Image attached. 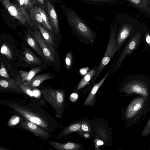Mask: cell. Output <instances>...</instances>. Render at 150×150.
Masks as SVG:
<instances>
[{
    "label": "cell",
    "mask_w": 150,
    "mask_h": 150,
    "mask_svg": "<svg viewBox=\"0 0 150 150\" xmlns=\"http://www.w3.org/2000/svg\"><path fill=\"white\" fill-rule=\"evenodd\" d=\"M150 111V98L140 96L133 98L124 112L127 127H129L143 121Z\"/></svg>",
    "instance_id": "1"
},
{
    "label": "cell",
    "mask_w": 150,
    "mask_h": 150,
    "mask_svg": "<svg viewBox=\"0 0 150 150\" xmlns=\"http://www.w3.org/2000/svg\"><path fill=\"white\" fill-rule=\"evenodd\" d=\"M121 91L125 96L138 94L147 99L150 98V79L146 76H130L124 82Z\"/></svg>",
    "instance_id": "2"
},
{
    "label": "cell",
    "mask_w": 150,
    "mask_h": 150,
    "mask_svg": "<svg viewBox=\"0 0 150 150\" xmlns=\"http://www.w3.org/2000/svg\"><path fill=\"white\" fill-rule=\"evenodd\" d=\"M67 16L68 22L74 34L90 43H93L96 37V33L75 10L68 8Z\"/></svg>",
    "instance_id": "3"
},
{
    "label": "cell",
    "mask_w": 150,
    "mask_h": 150,
    "mask_svg": "<svg viewBox=\"0 0 150 150\" xmlns=\"http://www.w3.org/2000/svg\"><path fill=\"white\" fill-rule=\"evenodd\" d=\"M41 92L44 98L55 110L56 117L61 118L65 108L64 90L47 88L41 90Z\"/></svg>",
    "instance_id": "4"
},
{
    "label": "cell",
    "mask_w": 150,
    "mask_h": 150,
    "mask_svg": "<svg viewBox=\"0 0 150 150\" xmlns=\"http://www.w3.org/2000/svg\"><path fill=\"white\" fill-rule=\"evenodd\" d=\"M117 25L116 23H112L110 26L109 39L106 50L105 52L97 72L92 81H96L104 68L114 57L117 52L119 50L117 46L116 40Z\"/></svg>",
    "instance_id": "5"
},
{
    "label": "cell",
    "mask_w": 150,
    "mask_h": 150,
    "mask_svg": "<svg viewBox=\"0 0 150 150\" xmlns=\"http://www.w3.org/2000/svg\"><path fill=\"white\" fill-rule=\"evenodd\" d=\"M7 105L28 120L39 126L45 130H47L48 128V123L45 117L39 113L16 103L10 102Z\"/></svg>",
    "instance_id": "6"
},
{
    "label": "cell",
    "mask_w": 150,
    "mask_h": 150,
    "mask_svg": "<svg viewBox=\"0 0 150 150\" xmlns=\"http://www.w3.org/2000/svg\"><path fill=\"white\" fill-rule=\"evenodd\" d=\"M142 34L141 32L135 34L126 43L112 67V74L116 72L121 67L125 57L136 50L139 46L141 42Z\"/></svg>",
    "instance_id": "7"
},
{
    "label": "cell",
    "mask_w": 150,
    "mask_h": 150,
    "mask_svg": "<svg viewBox=\"0 0 150 150\" xmlns=\"http://www.w3.org/2000/svg\"><path fill=\"white\" fill-rule=\"evenodd\" d=\"M10 14L23 25H26L27 22L30 26L33 24L25 8L20 5L12 3L9 0H1Z\"/></svg>",
    "instance_id": "8"
},
{
    "label": "cell",
    "mask_w": 150,
    "mask_h": 150,
    "mask_svg": "<svg viewBox=\"0 0 150 150\" xmlns=\"http://www.w3.org/2000/svg\"><path fill=\"white\" fill-rule=\"evenodd\" d=\"M136 34L132 30V28L129 25L120 24L116 38L117 46L119 50L123 47L126 42Z\"/></svg>",
    "instance_id": "9"
},
{
    "label": "cell",
    "mask_w": 150,
    "mask_h": 150,
    "mask_svg": "<svg viewBox=\"0 0 150 150\" xmlns=\"http://www.w3.org/2000/svg\"><path fill=\"white\" fill-rule=\"evenodd\" d=\"M20 124L22 127L42 140L47 139L52 136L39 126L26 119L22 120Z\"/></svg>",
    "instance_id": "10"
},
{
    "label": "cell",
    "mask_w": 150,
    "mask_h": 150,
    "mask_svg": "<svg viewBox=\"0 0 150 150\" xmlns=\"http://www.w3.org/2000/svg\"><path fill=\"white\" fill-rule=\"evenodd\" d=\"M33 38L41 48L46 60L53 62L55 60L54 54L49 46L41 37L39 31L35 30L34 31Z\"/></svg>",
    "instance_id": "11"
},
{
    "label": "cell",
    "mask_w": 150,
    "mask_h": 150,
    "mask_svg": "<svg viewBox=\"0 0 150 150\" xmlns=\"http://www.w3.org/2000/svg\"><path fill=\"white\" fill-rule=\"evenodd\" d=\"M117 59L116 57L115 60L112 64L111 67L108 72L105 75L102 79L98 83L94 84V86L92 88L91 91L88 96L86 100L84 103L83 106H93L94 104L96 95L97 91L102 85L106 79L110 74L112 71V67Z\"/></svg>",
    "instance_id": "12"
},
{
    "label": "cell",
    "mask_w": 150,
    "mask_h": 150,
    "mask_svg": "<svg viewBox=\"0 0 150 150\" xmlns=\"http://www.w3.org/2000/svg\"><path fill=\"white\" fill-rule=\"evenodd\" d=\"M47 142L56 149L58 150H78L82 148L79 144L68 142L62 144L51 141H47Z\"/></svg>",
    "instance_id": "13"
},
{
    "label": "cell",
    "mask_w": 150,
    "mask_h": 150,
    "mask_svg": "<svg viewBox=\"0 0 150 150\" xmlns=\"http://www.w3.org/2000/svg\"><path fill=\"white\" fill-rule=\"evenodd\" d=\"M46 2L49 15L54 29L56 34H57L59 30L58 18L54 9L49 0H45Z\"/></svg>",
    "instance_id": "14"
},
{
    "label": "cell",
    "mask_w": 150,
    "mask_h": 150,
    "mask_svg": "<svg viewBox=\"0 0 150 150\" xmlns=\"http://www.w3.org/2000/svg\"><path fill=\"white\" fill-rule=\"evenodd\" d=\"M51 78L50 73H45L35 76L30 81L23 83L30 87H35L39 86L45 81Z\"/></svg>",
    "instance_id": "15"
},
{
    "label": "cell",
    "mask_w": 150,
    "mask_h": 150,
    "mask_svg": "<svg viewBox=\"0 0 150 150\" xmlns=\"http://www.w3.org/2000/svg\"><path fill=\"white\" fill-rule=\"evenodd\" d=\"M35 24L39 30L43 39L50 47L53 52L55 54V51L53 48L54 43L51 34L39 23L35 22Z\"/></svg>",
    "instance_id": "16"
},
{
    "label": "cell",
    "mask_w": 150,
    "mask_h": 150,
    "mask_svg": "<svg viewBox=\"0 0 150 150\" xmlns=\"http://www.w3.org/2000/svg\"><path fill=\"white\" fill-rule=\"evenodd\" d=\"M23 60L30 65H39L42 62L40 59L35 55L28 48L26 47L24 51Z\"/></svg>",
    "instance_id": "17"
},
{
    "label": "cell",
    "mask_w": 150,
    "mask_h": 150,
    "mask_svg": "<svg viewBox=\"0 0 150 150\" xmlns=\"http://www.w3.org/2000/svg\"><path fill=\"white\" fill-rule=\"evenodd\" d=\"M21 82L20 77H19L14 79H1L0 85L4 88L14 89L18 86Z\"/></svg>",
    "instance_id": "18"
},
{
    "label": "cell",
    "mask_w": 150,
    "mask_h": 150,
    "mask_svg": "<svg viewBox=\"0 0 150 150\" xmlns=\"http://www.w3.org/2000/svg\"><path fill=\"white\" fill-rule=\"evenodd\" d=\"M41 69V68L36 67L32 69L28 72L20 71L19 74L21 82L24 83L30 81Z\"/></svg>",
    "instance_id": "19"
},
{
    "label": "cell",
    "mask_w": 150,
    "mask_h": 150,
    "mask_svg": "<svg viewBox=\"0 0 150 150\" xmlns=\"http://www.w3.org/2000/svg\"><path fill=\"white\" fill-rule=\"evenodd\" d=\"M81 125L78 123L71 125L63 129L58 135L54 136V137L57 139L61 138L74 132L79 131L81 128Z\"/></svg>",
    "instance_id": "20"
},
{
    "label": "cell",
    "mask_w": 150,
    "mask_h": 150,
    "mask_svg": "<svg viewBox=\"0 0 150 150\" xmlns=\"http://www.w3.org/2000/svg\"><path fill=\"white\" fill-rule=\"evenodd\" d=\"M97 69L96 67L95 69L91 70L84 75L78 85L77 90L83 88L88 83L96 73Z\"/></svg>",
    "instance_id": "21"
},
{
    "label": "cell",
    "mask_w": 150,
    "mask_h": 150,
    "mask_svg": "<svg viewBox=\"0 0 150 150\" xmlns=\"http://www.w3.org/2000/svg\"><path fill=\"white\" fill-rule=\"evenodd\" d=\"M30 17L33 21H35V22H37L40 23L45 28L49 30L43 19L38 8L36 7H32L30 8Z\"/></svg>",
    "instance_id": "22"
},
{
    "label": "cell",
    "mask_w": 150,
    "mask_h": 150,
    "mask_svg": "<svg viewBox=\"0 0 150 150\" xmlns=\"http://www.w3.org/2000/svg\"><path fill=\"white\" fill-rule=\"evenodd\" d=\"M25 39L29 45L39 55L45 59V57L42 54L41 50L38 44V42L34 38H33L31 35L28 33Z\"/></svg>",
    "instance_id": "23"
},
{
    "label": "cell",
    "mask_w": 150,
    "mask_h": 150,
    "mask_svg": "<svg viewBox=\"0 0 150 150\" xmlns=\"http://www.w3.org/2000/svg\"><path fill=\"white\" fill-rule=\"evenodd\" d=\"M88 4L97 5H112L115 3L117 0H80Z\"/></svg>",
    "instance_id": "24"
},
{
    "label": "cell",
    "mask_w": 150,
    "mask_h": 150,
    "mask_svg": "<svg viewBox=\"0 0 150 150\" xmlns=\"http://www.w3.org/2000/svg\"><path fill=\"white\" fill-rule=\"evenodd\" d=\"M1 52L5 55L8 59H12L13 57L12 51L9 46L5 43H3L1 48Z\"/></svg>",
    "instance_id": "25"
},
{
    "label": "cell",
    "mask_w": 150,
    "mask_h": 150,
    "mask_svg": "<svg viewBox=\"0 0 150 150\" xmlns=\"http://www.w3.org/2000/svg\"><path fill=\"white\" fill-rule=\"evenodd\" d=\"M21 90L23 92L30 96L33 97L34 96V89L33 87L28 86L21 82L18 85Z\"/></svg>",
    "instance_id": "26"
},
{
    "label": "cell",
    "mask_w": 150,
    "mask_h": 150,
    "mask_svg": "<svg viewBox=\"0 0 150 150\" xmlns=\"http://www.w3.org/2000/svg\"><path fill=\"white\" fill-rule=\"evenodd\" d=\"M142 40L144 47L143 50L150 52V32L147 31L144 34Z\"/></svg>",
    "instance_id": "27"
},
{
    "label": "cell",
    "mask_w": 150,
    "mask_h": 150,
    "mask_svg": "<svg viewBox=\"0 0 150 150\" xmlns=\"http://www.w3.org/2000/svg\"><path fill=\"white\" fill-rule=\"evenodd\" d=\"M38 8L39 11L42 18L43 19L44 22L47 26L49 30H51L52 29V27H51L49 21L46 15L45 12L40 7H39Z\"/></svg>",
    "instance_id": "28"
},
{
    "label": "cell",
    "mask_w": 150,
    "mask_h": 150,
    "mask_svg": "<svg viewBox=\"0 0 150 150\" xmlns=\"http://www.w3.org/2000/svg\"><path fill=\"white\" fill-rule=\"evenodd\" d=\"M72 55L71 51L66 54L65 59V63L66 69L67 70L70 69L72 65Z\"/></svg>",
    "instance_id": "29"
},
{
    "label": "cell",
    "mask_w": 150,
    "mask_h": 150,
    "mask_svg": "<svg viewBox=\"0 0 150 150\" xmlns=\"http://www.w3.org/2000/svg\"><path fill=\"white\" fill-rule=\"evenodd\" d=\"M150 135V117L146 125L141 133L143 137H146Z\"/></svg>",
    "instance_id": "30"
},
{
    "label": "cell",
    "mask_w": 150,
    "mask_h": 150,
    "mask_svg": "<svg viewBox=\"0 0 150 150\" xmlns=\"http://www.w3.org/2000/svg\"><path fill=\"white\" fill-rule=\"evenodd\" d=\"M20 119V117L19 116L13 115L9 119L8 123V125L10 127H13L19 122Z\"/></svg>",
    "instance_id": "31"
},
{
    "label": "cell",
    "mask_w": 150,
    "mask_h": 150,
    "mask_svg": "<svg viewBox=\"0 0 150 150\" xmlns=\"http://www.w3.org/2000/svg\"><path fill=\"white\" fill-rule=\"evenodd\" d=\"M0 76L1 77L5 79H10V77L6 69L4 64L1 62V63Z\"/></svg>",
    "instance_id": "32"
},
{
    "label": "cell",
    "mask_w": 150,
    "mask_h": 150,
    "mask_svg": "<svg viewBox=\"0 0 150 150\" xmlns=\"http://www.w3.org/2000/svg\"><path fill=\"white\" fill-rule=\"evenodd\" d=\"M35 0H24V4L27 8H31L33 4L35 3Z\"/></svg>",
    "instance_id": "33"
},
{
    "label": "cell",
    "mask_w": 150,
    "mask_h": 150,
    "mask_svg": "<svg viewBox=\"0 0 150 150\" xmlns=\"http://www.w3.org/2000/svg\"><path fill=\"white\" fill-rule=\"evenodd\" d=\"M78 94L75 93H72L70 96V100L73 102L75 101L78 98Z\"/></svg>",
    "instance_id": "34"
},
{
    "label": "cell",
    "mask_w": 150,
    "mask_h": 150,
    "mask_svg": "<svg viewBox=\"0 0 150 150\" xmlns=\"http://www.w3.org/2000/svg\"><path fill=\"white\" fill-rule=\"evenodd\" d=\"M89 69V68L88 67H84L80 69L79 72L81 75H85L88 72Z\"/></svg>",
    "instance_id": "35"
},
{
    "label": "cell",
    "mask_w": 150,
    "mask_h": 150,
    "mask_svg": "<svg viewBox=\"0 0 150 150\" xmlns=\"http://www.w3.org/2000/svg\"><path fill=\"white\" fill-rule=\"evenodd\" d=\"M81 128L85 132H88L89 131L90 129L88 124L84 123L81 125Z\"/></svg>",
    "instance_id": "36"
},
{
    "label": "cell",
    "mask_w": 150,
    "mask_h": 150,
    "mask_svg": "<svg viewBox=\"0 0 150 150\" xmlns=\"http://www.w3.org/2000/svg\"><path fill=\"white\" fill-rule=\"evenodd\" d=\"M133 2L136 4H138L140 2V0H131Z\"/></svg>",
    "instance_id": "37"
},
{
    "label": "cell",
    "mask_w": 150,
    "mask_h": 150,
    "mask_svg": "<svg viewBox=\"0 0 150 150\" xmlns=\"http://www.w3.org/2000/svg\"><path fill=\"white\" fill-rule=\"evenodd\" d=\"M19 2L20 5L21 6L24 4V0H20Z\"/></svg>",
    "instance_id": "38"
},
{
    "label": "cell",
    "mask_w": 150,
    "mask_h": 150,
    "mask_svg": "<svg viewBox=\"0 0 150 150\" xmlns=\"http://www.w3.org/2000/svg\"><path fill=\"white\" fill-rule=\"evenodd\" d=\"M37 1L40 3L43 4L44 3V0H37Z\"/></svg>",
    "instance_id": "39"
},
{
    "label": "cell",
    "mask_w": 150,
    "mask_h": 150,
    "mask_svg": "<svg viewBox=\"0 0 150 150\" xmlns=\"http://www.w3.org/2000/svg\"><path fill=\"white\" fill-rule=\"evenodd\" d=\"M20 0H17V1H18V2H19Z\"/></svg>",
    "instance_id": "40"
},
{
    "label": "cell",
    "mask_w": 150,
    "mask_h": 150,
    "mask_svg": "<svg viewBox=\"0 0 150 150\" xmlns=\"http://www.w3.org/2000/svg\"><path fill=\"white\" fill-rule=\"evenodd\" d=\"M149 150H150V148L149 149Z\"/></svg>",
    "instance_id": "41"
}]
</instances>
